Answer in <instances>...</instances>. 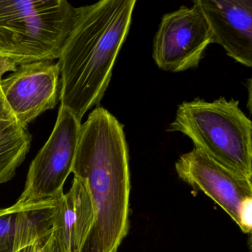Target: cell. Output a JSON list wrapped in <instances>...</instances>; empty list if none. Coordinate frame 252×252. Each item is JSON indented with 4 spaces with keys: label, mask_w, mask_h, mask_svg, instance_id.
<instances>
[{
    "label": "cell",
    "mask_w": 252,
    "mask_h": 252,
    "mask_svg": "<svg viewBox=\"0 0 252 252\" xmlns=\"http://www.w3.org/2000/svg\"><path fill=\"white\" fill-rule=\"evenodd\" d=\"M94 203L86 184L73 178L54 209V225L67 252H82L95 226Z\"/></svg>",
    "instance_id": "cell-10"
},
{
    "label": "cell",
    "mask_w": 252,
    "mask_h": 252,
    "mask_svg": "<svg viewBox=\"0 0 252 252\" xmlns=\"http://www.w3.org/2000/svg\"><path fill=\"white\" fill-rule=\"evenodd\" d=\"M82 122L60 106L57 122L45 145L32 160L24 190L14 204L24 208L47 200H58L72 173Z\"/></svg>",
    "instance_id": "cell-5"
},
{
    "label": "cell",
    "mask_w": 252,
    "mask_h": 252,
    "mask_svg": "<svg viewBox=\"0 0 252 252\" xmlns=\"http://www.w3.org/2000/svg\"><path fill=\"white\" fill-rule=\"evenodd\" d=\"M18 66L6 59L0 57V81L3 79V76L8 72H14L17 70Z\"/></svg>",
    "instance_id": "cell-13"
},
{
    "label": "cell",
    "mask_w": 252,
    "mask_h": 252,
    "mask_svg": "<svg viewBox=\"0 0 252 252\" xmlns=\"http://www.w3.org/2000/svg\"><path fill=\"white\" fill-rule=\"evenodd\" d=\"M19 210L14 204L0 209V252H14Z\"/></svg>",
    "instance_id": "cell-12"
},
{
    "label": "cell",
    "mask_w": 252,
    "mask_h": 252,
    "mask_svg": "<svg viewBox=\"0 0 252 252\" xmlns=\"http://www.w3.org/2000/svg\"><path fill=\"white\" fill-rule=\"evenodd\" d=\"M32 137L8 110L0 94V185L11 181L23 163Z\"/></svg>",
    "instance_id": "cell-11"
},
{
    "label": "cell",
    "mask_w": 252,
    "mask_h": 252,
    "mask_svg": "<svg viewBox=\"0 0 252 252\" xmlns=\"http://www.w3.org/2000/svg\"><path fill=\"white\" fill-rule=\"evenodd\" d=\"M76 14L66 0H0V57L17 66L58 60Z\"/></svg>",
    "instance_id": "cell-3"
},
{
    "label": "cell",
    "mask_w": 252,
    "mask_h": 252,
    "mask_svg": "<svg viewBox=\"0 0 252 252\" xmlns=\"http://www.w3.org/2000/svg\"><path fill=\"white\" fill-rule=\"evenodd\" d=\"M60 72L54 61L21 64L0 81V94L11 114L23 127L60 101Z\"/></svg>",
    "instance_id": "cell-8"
},
{
    "label": "cell",
    "mask_w": 252,
    "mask_h": 252,
    "mask_svg": "<svg viewBox=\"0 0 252 252\" xmlns=\"http://www.w3.org/2000/svg\"><path fill=\"white\" fill-rule=\"evenodd\" d=\"M72 172L91 194L98 252H117L129 229V151L123 125L104 107L82 124Z\"/></svg>",
    "instance_id": "cell-2"
},
{
    "label": "cell",
    "mask_w": 252,
    "mask_h": 252,
    "mask_svg": "<svg viewBox=\"0 0 252 252\" xmlns=\"http://www.w3.org/2000/svg\"><path fill=\"white\" fill-rule=\"evenodd\" d=\"M82 252H98V247H97V243L94 239V236L91 234V237H90L89 240L87 243L85 249L82 251Z\"/></svg>",
    "instance_id": "cell-14"
},
{
    "label": "cell",
    "mask_w": 252,
    "mask_h": 252,
    "mask_svg": "<svg viewBox=\"0 0 252 252\" xmlns=\"http://www.w3.org/2000/svg\"><path fill=\"white\" fill-rule=\"evenodd\" d=\"M179 178L210 197L237 224L243 232L252 228V183L194 148L175 163Z\"/></svg>",
    "instance_id": "cell-6"
},
{
    "label": "cell",
    "mask_w": 252,
    "mask_h": 252,
    "mask_svg": "<svg viewBox=\"0 0 252 252\" xmlns=\"http://www.w3.org/2000/svg\"><path fill=\"white\" fill-rule=\"evenodd\" d=\"M135 0H102L76 8V18L58 59L60 101L82 122L99 104L129 33Z\"/></svg>",
    "instance_id": "cell-1"
},
{
    "label": "cell",
    "mask_w": 252,
    "mask_h": 252,
    "mask_svg": "<svg viewBox=\"0 0 252 252\" xmlns=\"http://www.w3.org/2000/svg\"><path fill=\"white\" fill-rule=\"evenodd\" d=\"M214 43L212 31L195 1L162 17L153 39V58L164 71L178 73L198 66Z\"/></svg>",
    "instance_id": "cell-7"
},
{
    "label": "cell",
    "mask_w": 252,
    "mask_h": 252,
    "mask_svg": "<svg viewBox=\"0 0 252 252\" xmlns=\"http://www.w3.org/2000/svg\"><path fill=\"white\" fill-rule=\"evenodd\" d=\"M167 131L180 132L220 164L252 178V124L239 101L196 98L178 106Z\"/></svg>",
    "instance_id": "cell-4"
},
{
    "label": "cell",
    "mask_w": 252,
    "mask_h": 252,
    "mask_svg": "<svg viewBox=\"0 0 252 252\" xmlns=\"http://www.w3.org/2000/svg\"><path fill=\"white\" fill-rule=\"evenodd\" d=\"M212 31L214 43L228 57L252 66V0H197Z\"/></svg>",
    "instance_id": "cell-9"
}]
</instances>
